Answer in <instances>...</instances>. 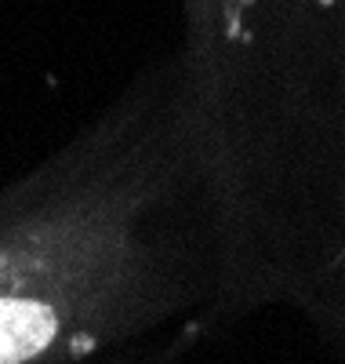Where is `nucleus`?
<instances>
[{"label": "nucleus", "mask_w": 345, "mask_h": 364, "mask_svg": "<svg viewBox=\"0 0 345 364\" xmlns=\"http://www.w3.org/2000/svg\"><path fill=\"white\" fill-rule=\"evenodd\" d=\"M149 211L146 164L116 142L0 208V364H87L153 343L185 284Z\"/></svg>", "instance_id": "obj_1"}]
</instances>
